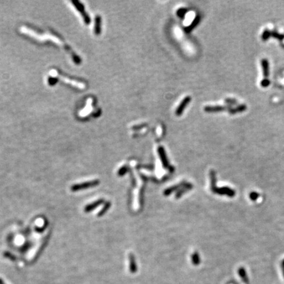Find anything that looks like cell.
Returning <instances> with one entry per match:
<instances>
[{"label": "cell", "mask_w": 284, "mask_h": 284, "mask_svg": "<svg viewBox=\"0 0 284 284\" xmlns=\"http://www.w3.org/2000/svg\"><path fill=\"white\" fill-rule=\"evenodd\" d=\"M98 183H99V182L97 180H93L90 182H83L81 183H77L71 187V191H77L82 190V189H85L89 187H92L96 186L97 185Z\"/></svg>", "instance_id": "6da1fadb"}, {"label": "cell", "mask_w": 284, "mask_h": 284, "mask_svg": "<svg viewBox=\"0 0 284 284\" xmlns=\"http://www.w3.org/2000/svg\"><path fill=\"white\" fill-rule=\"evenodd\" d=\"M191 98L190 96H187L182 100V101L180 103V105H179L176 110V114L177 116H180L182 114L184 109L187 107V104L191 101Z\"/></svg>", "instance_id": "7a4b0ae2"}, {"label": "cell", "mask_w": 284, "mask_h": 284, "mask_svg": "<svg viewBox=\"0 0 284 284\" xmlns=\"http://www.w3.org/2000/svg\"><path fill=\"white\" fill-rule=\"evenodd\" d=\"M262 65L263 67V70H264V74H265V80L264 81H262L261 83V85L263 87H266L268 85H269V81L267 80V77L268 76V75H269V71H268V61L266 59H264L262 61Z\"/></svg>", "instance_id": "3957f363"}, {"label": "cell", "mask_w": 284, "mask_h": 284, "mask_svg": "<svg viewBox=\"0 0 284 284\" xmlns=\"http://www.w3.org/2000/svg\"><path fill=\"white\" fill-rule=\"evenodd\" d=\"M227 108V107L225 106H206L204 108V110L205 112L207 113H216L222 111Z\"/></svg>", "instance_id": "277c9868"}, {"label": "cell", "mask_w": 284, "mask_h": 284, "mask_svg": "<svg viewBox=\"0 0 284 284\" xmlns=\"http://www.w3.org/2000/svg\"><path fill=\"white\" fill-rule=\"evenodd\" d=\"M102 202H103L102 200H99V201H97L96 202H93V203H92L91 204H88L87 206L85 208H84V211H85L86 213H89V212L92 211V210H93L94 209H96L98 206V205H99Z\"/></svg>", "instance_id": "5b68a950"}, {"label": "cell", "mask_w": 284, "mask_h": 284, "mask_svg": "<svg viewBox=\"0 0 284 284\" xmlns=\"http://www.w3.org/2000/svg\"><path fill=\"white\" fill-rule=\"evenodd\" d=\"M245 109H246L245 105H240V106L236 107V108H235L234 109L230 110V113H231V114H235V113H237L243 111V110H245Z\"/></svg>", "instance_id": "8992f818"}, {"label": "cell", "mask_w": 284, "mask_h": 284, "mask_svg": "<svg viewBox=\"0 0 284 284\" xmlns=\"http://www.w3.org/2000/svg\"><path fill=\"white\" fill-rule=\"evenodd\" d=\"M259 193H256V192H252V193H251V195H250V197H251V199L252 200H254V201H255V200H256L258 197H259Z\"/></svg>", "instance_id": "52a82bcc"}, {"label": "cell", "mask_w": 284, "mask_h": 284, "mask_svg": "<svg viewBox=\"0 0 284 284\" xmlns=\"http://www.w3.org/2000/svg\"><path fill=\"white\" fill-rule=\"evenodd\" d=\"M179 11H178V13H179V15L180 16H182L184 14H185L186 13V10L185 9H180V10H178Z\"/></svg>", "instance_id": "ba28073f"}, {"label": "cell", "mask_w": 284, "mask_h": 284, "mask_svg": "<svg viewBox=\"0 0 284 284\" xmlns=\"http://www.w3.org/2000/svg\"><path fill=\"white\" fill-rule=\"evenodd\" d=\"M0 284H5L2 278H0Z\"/></svg>", "instance_id": "9c48e42d"}]
</instances>
